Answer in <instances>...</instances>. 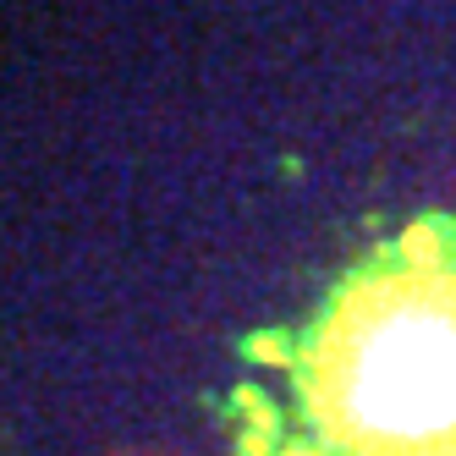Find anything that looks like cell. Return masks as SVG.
Here are the masks:
<instances>
[{
  "label": "cell",
  "instance_id": "obj_1",
  "mask_svg": "<svg viewBox=\"0 0 456 456\" xmlns=\"http://www.w3.org/2000/svg\"><path fill=\"white\" fill-rule=\"evenodd\" d=\"M319 429L357 456H456V270L357 281L314 336Z\"/></svg>",
  "mask_w": 456,
  "mask_h": 456
}]
</instances>
